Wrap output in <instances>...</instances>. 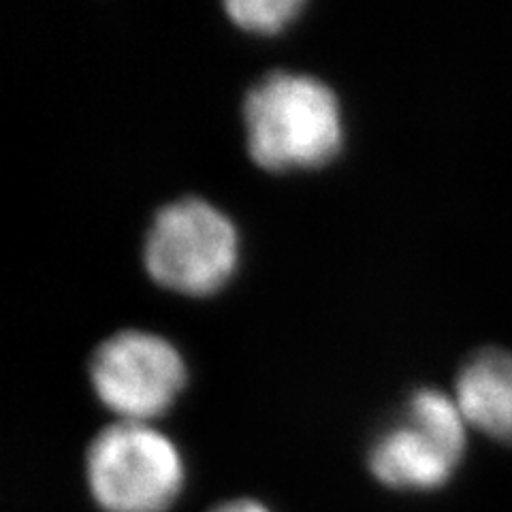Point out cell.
Instances as JSON below:
<instances>
[{"label": "cell", "instance_id": "cell-8", "mask_svg": "<svg viewBox=\"0 0 512 512\" xmlns=\"http://www.w3.org/2000/svg\"><path fill=\"white\" fill-rule=\"evenodd\" d=\"M210 512H271L263 502L252 498H235L218 504Z\"/></svg>", "mask_w": 512, "mask_h": 512}, {"label": "cell", "instance_id": "cell-1", "mask_svg": "<svg viewBox=\"0 0 512 512\" xmlns=\"http://www.w3.org/2000/svg\"><path fill=\"white\" fill-rule=\"evenodd\" d=\"M242 118L248 154L267 171L318 169L344 146L340 96L312 73H263L244 92Z\"/></svg>", "mask_w": 512, "mask_h": 512}, {"label": "cell", "instance_id": "cell-3", "mask_svg": "<svg viewBox=\"0 0 512 512\" xmlns=\"http://www.w3.org/2000/svg\"><path fill=\"white\" fill-rule=\"evenodd\" d=\"M148 276L169 291L205 297L229 282L239 263V233L218 205L197 195L167 201L143 235Z\"/></svg>", "mask_w": 512, "mask_h": 512}, {"label": "cell", "instance_id": "cell-6", "mask_svg": "<svg viewBox=\"0 0 512 512\" xmlns=\"http://www.w3.org/2000/svg\"><path fill=\"white\" fill-rule=\"evenodd\" d=\"M455 399L470 427L512 444V352L495 346L476 350L457 374Z\"/></svg>", "mask_w": 512, "mask_h": 512}, {"label": "cell", "instance_id": "cell-2", "mask_svg": "<svg viewBox=\"0 0 512 512\" xmlns=\"http://www.w3.org/2000/svg\"><path fill=\"white\" fill-rule=\"evenodd\" d=\"M468 427L455 395L416 387L393 419L376 431L367 448V468L378 483L395 491H438L461 466Z\"/></svg>", "mask_w": 512, "mask_h": 512}, {"label": "cell", "instance_id": "cell-7", "mask_svg": "<svg viewBox=\"0 0 512 512\" xmlns=\"http://www.w3.org/2000/svg\"><path fill=\"white\" fill-rule=\"evenodd\" d=\"M229 18L248 32L274 35L306 9L303 0H227L222 5Z\"/></svg>", "mask_w": 512, "mask_h": 512}, {"label": "cell", "instance_id": "cell-4", "mask_svg": "<svg viewBox=\"0 0 512 512\" xmlns=\"http://www.w3.org/2000/svg\"><path fill=\"white\" fill-rule=\"evenodd\" d=\"M86 483L105 512H165L186 483L180 448L141 421L103 427L86 448Z\"/></svg>", "mask_w": 512, "mask_h": 512}, {"label": "cell", "instance_id": "cell-5", "mask_svg": "<svg viewBox=\"0 0 512 512\" xmlns=\"http://www.w3.org/2000/svg\"><path fill=\"white\" fill-rule=\"evenodd\" d=\"M88 378L99 402L122 421L148 423L184 391L188 370L171 340L146 329H118L94 346Z\"/></svg>", "mask_w": 512, "mask_h": 512}]
</instances>
